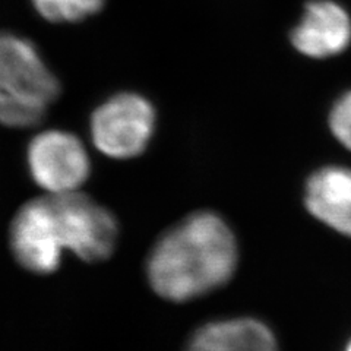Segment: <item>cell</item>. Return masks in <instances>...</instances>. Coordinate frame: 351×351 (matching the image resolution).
Here are the masks:
<instances>
[{"label":"cell","instance_id":"obj_1","mask_svg":"<svg viewBox=\"0 0 351 351\" xmlns=\"http://www.w3.org/2000/svg\"><path fill=\"white\" fill-rule=\"evenodd\" d=\"M239 261L236 237L224 219L195 213L169 228L147 261L152 290L170 302L201 298L233 278Z\"/></svg>","mask_w":351,"mask_h":351},{"label":"cell","instance_id":"obj_2","mask_svg":"<svg viewBox=\"0 0 351 351\" xmlns=\"http://www.w3.org/2000/svg\"><path fill=\"white\" fill-rule=\"evenodd\" d=\"M60 85L31 41L0 32V125L28 128L43 122Z\"/></svg>","mask_w":351,"mask_h":351},{"label":"cell","instance_id":"obj_3","mask_svg":"<svg viewBox=\"0 0 351 351\" xmlns=\"http://www.w3.org/2000/svg\"><path fill=\"white\" fill-rule=\"evenodd\" d=\"M156 128L152 104L139 94L122 93L108 98L93 113L91 136L104 156L128 160L141 156Z\"/></svg>","mask_w":351,"mask_h":351},{"label":"cell","instance_id":"obj_4","mask_svg":"<svg viewBox=\"0 0 351 351\" xmlns=\"http://www.w3.org/2000/svg\"><path fill=\"white\" fill-rule=\"evenodd\" d=\"M49 196L66 250L86 262H100L113 254L117 223L112 213L80 191Z\"/></svg>","mask_w":351,"mask_h":351},{"label":"cell","instance_id":"obj_5","mask_svg":"<svg viewBox=\"0 0 351 351\" xmlns=\"http://www.w3.org/2000/svg\"><path fill=\"white\" fill-rule=\"evenodd\" d=\"M31 178L47 193L80 191L90 176V157L80 138L64 130H46L27 152Z\"/></svg>","mask_w":351,"mask_h":351},{"label":"cell","instance_id":"obj_6","mask_svg":"<svg viewBox=\"0 0 351 351\" xmlns=\"http://www.w3.org/2000/svg\"><path fill=\"white\" fill-rule=\"evenodd\" d=\"M10 247L31 272L50 274L59 268L66 249L49 195L22 205L10 226Z\"/></svg>","mask_w":351,"mask_h":351},{"label":"cell","instance_id":"obj_7","mask_svg":"<svg viewBox=\"0 0 351 351\" xmlns=\"http://www.w3.org/2000/svg\"><path fill=\"white\" fill-rule=\"evenodd\" d=\"M291 43L304 56L326 59L343 53L351 43V18L332 0H313L291 32Z\"/></svg>","mask_w":351,"mask_h":351},{"label":"cell","instance_id":"obj_8","mask_svg":"<svg viewBox=\"0 0 351 351\" xmlns=\"http://www.w3.org/2000/svg\"><path fill=\"white\" fill-rule=\"evenodd\" d=\"M304 204L316 219L351 237V170L328 166L306 183Z\"/></svg>","mask_w":351,"mask_h":351},{"label":"cell","instance_id":"obj_9","mask_svg":"<svg viewBox=\"0 0 351 351\" xmlns=\"http://www.w3.org/2000/svg\"><path fill=\"white\" fill-rule=\"evenodd\" d=\"M186 351H280L271 329L252 317L215 321L192 335Z\"/></svg>","mask_w":351,"mask_h":351},{"label":"cell","instance_id":"obj_10","mask_svg":"<svg viewBox=\"0 0 351 351\" xmlns=\"http://www.w3.org/2000/svg\"><path fill=\"white\" fill-rule=\"evenodd\" d=\"M37 12L50 22H80L100 12L104 0H32Z\"/></svg>","mask_w":351,"mask_h":351},{"label":"cell","instance_id":"obj_11","mask_svg":"<svg viewBox=\"0 0 351 351\" xmlns=\"http://www.w3.org/2000/svg\"><path fill=\"white\" fill-rule=\"evenodd\" d=\"M329 128L338 142L351 151V91L334 104L329 113Z\"/></svg>","mask_w":351,"mask_h":351},{"label":"cell","instance_id":"obj_12","mask_svg":"<svg viewBox=\"0 0 351 351\" xmlns=\"http://www.w3.org/2000/svg\"><path fill=\"white\" fill-rule=\"evenodd\" d=\"M344 351H351V341L348 343V346H347V348Z\"/></svg>","mask_w":351,"mask_h":351}]
</instances>
